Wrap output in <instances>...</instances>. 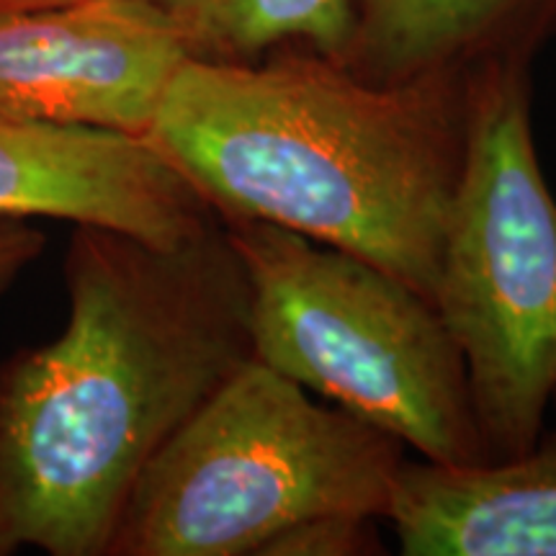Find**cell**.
I'll return each instance as SVG.
<instances>
[{
	"mask_svg": "<svg viewBox=\"0 0 556 556\" xmlns=\"http://www.w3.org/2000/svg\"><path fill=\"white\" fill-rule=\"evenodd\" d=\"M353 13L345 65L379 83L528 60L556 31V0H353Z\"/></svg>",
	"mask_w": 556,
	"mask_h": 556,
	"instance_id": "9c48e42d",
	"label": "cell"
},
{
	"mask_svg": "<svg viewBox=\"0 0 556 556\" xmlns=\"http://www.w3.org/2000/svg\"><path fill=\"white\" fill-rule=\"evenodd\" d=\"M469 73L379 83L307 50L186 58L144 137L222 222H270L348 250L433 302Z\"/></svg>",
	"mask_w": 556,
	"mask_h": 556,
	"instance_id": "7a4b0ae2",
	"label": "cell"
},
{
	"mask_svg": "<svg viewBox=\"0 0 556 556\" xmlns=\"http://www.w3.org/2000/svg\"><path fill=\"white\" fill-rule=\"evenodd\" d=\"M433 304L467 366L486 462L526 454L556 392V201L533 142L528 60L469 73Z\"/></svg>",
	"mask_w": 556,
	"mask_h": 556,
	"instance_id": "277c9868",
	"label": "cell"
},
{
	"mask_svg": "<svg viewBox=\"0 0 556 556\" xmlns=\"http://www.w3.org/2000/svg\"><path fill=\"white\" fill-rule=\"evenodd\" d=\"M222 225L248 276L253 358L422 462H486L467 366L428 296L377 263L287 227Z\"/></svg>",
	"mask_w": 556,
	"mask_h": 556,
	"instance_id": "5b68a950",
	"label": "cell"
},
{
	"mask_svg": "<svg viewBox=\"0 0 556 556\" xmlns=\"http://www.w3.org/2000/svg\"><path fill=\"white\" fill-rule=\"evenodd\" d=\"M67 328L0 364V556H109L137 479L253 358L222 219L180 245L78 225Z\"/></svg>",
	"mask_w": 556,
	"mask_h": 556,
	"instance_id": "6da1fadb",
	"label": "cell"
},
{
	"mask_svg": "<svg viewBox=\"0 0 556 556\" xmlns=\"http://www.w3.org/2000/svg\"><path fill=\"white\" fill-rule=\"evenodd\" d=\"M405 446L250 358L157 451L109 556H261L317 516L384 520Z\"/></svg>",
	"mask_w": 556,
	"mask_h": 556,
	"instance_id": "3957f363",
	"label": "cell"
},
{
	"mask_svg": "<svg viewBox=\"0 0 556 556\" xmlns=\"http://www.w3.org/2000/svg\"><path fill=\"white\" fill-rule=\"evenodd\" d=\"M73 3H83V0H0V16H5V13L60 9V5H73Z\"/></svg>",
	"mask_w": 556,
	"mask_h": 556,
	"instance_id": "4fadbf2b",
	"label": "cell"
},
{
	"mask_svg": "<svg viewBox=\"0 0 556 556\" xmlns=\"http://www.w3.org/2000/svg\"><path fill=\"white\" fill-rule=\"evenodd\" d=\"M186 58L170 21L144 0L5 13L0 114L144 137Z\"/></svg>",
	"mask_w": 556,
	"mask_h": 556,
	"instance_id": "8992f818",
	"label": "cell"
},
{
	"mask_svg": "<svg viewBox=\"0 0 556 556\" xmlns=\"http://www.w3.org/2000/svg\"><path fill=\"white\" fill-rule=\"evenodd\" d=\"M0 217L70 219L180 245L219 217L148 137L0 114Z\"/></svg>",
	"mask_w": 556,
	"mask_h": 556,
	"instance_id": "52a82bcc",
	"label": "cell"
},
{
	"mask_svg": "<svg viewBox=\"0 0 556 556\" xmlns=\"http://www.w3.org/2000/svg\"><path fill=\"white\" fill-rule=\"evenodd\" d=\"M384 520L405 556H556V433L503 462H407Z\"/></svg>",
	"mask_w": 556,
	"mask_h": 556,
	"instance_id": "ba28073f",
	"label": "cell"
},
{
	"mask_svg": "<svg viewBox=\"0 0 556 556\" xmlns=\"http://www.w3.org/2000/svg\"><path fill=\"white\" fill-rule=\"evenodd\" d=\"M178 31L189 58L258 62L307 50L348 62L356 31L353 0H144Z\"/></svg>",
	"mask_w": 556,
	"mask_h": 556,
	"instance_id": "30bf717a",
	"label": "cell"
},
{
	"mask_svg": "<svg viewBox=\"0 0 556 556\" xmlns=\"http://www.w3.org/2000/svg\"><path fill=\"white\" fill-rule=\"evenodd\" d=\"M552 405H554V407H556V392H554V402H552Z\"/></svg>",
	"mask_w": 556,
	"mask_h": 556,
	"instance_id": "5bb4252c",
	"label": "cell"
},
{
	"mask_svg": "<svg viewBox=\"0 0 556 556\" xmlns=\"http://www.w3.org/2000/svg\"><path fill=\"white\" fill-rule=\"evenodd\" d=\"M379 518L332 513L287 528L268 541L261 556H364L381 552Z\"/></svg>",
	"mask_w": 556,
	"mask_h": 556,
	"instance_id": "8fae6325",
	"label": "cell"
},
{
	"mask_svg": "<svg viewBox=\"0 0 556 556\" xmlns=\"http://www.w3.org/2000/svg\"><path fill=\"white\" fill-rule=\"evenodd\" d=\"M45 232L26 219L0 217V294L45 250Z\"/></svg>",
	"mask_w": 556,
	"mask_h": 556,
	"instance_id": "7c38bea8",
	"label": "cell"
}]
</instances>
